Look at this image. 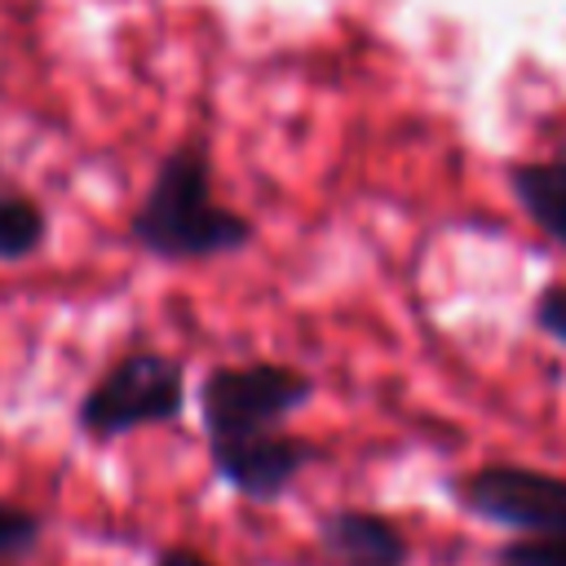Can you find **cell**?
Returning <instances> with one entry per match:
<instances>
[{"instance_id":"cell-1","label":"cell","mask_w":566,"mask_h":566,"mask_svg":"<svg viewBox=\"0 0 566 566\" xmlns=\"http://www.w3.org/2000/svg\"><path fill=\"white\" fill-rule=\"evenodd\" d=\"M128 239L155 261L234 256L256 239V226L212 195V155L203 142H177L128 217Z\"/></svg>"},{"instance_id":"cell-2","label":"cell","mask_w":566,"mask_h":566,"mask_svg":"<svg viewBox=\"0 0 566 566\" xmlns=\"http://www.w3.org/2000/svg\"><path fill=\"white\" fill-rule=\"evenodd\" d=\"M181 411L186 363L164 349H128L84 389L75 424L93 442H119L150 424H177Z\"/></svg>"},{"instance_id":"cell-3","label":"cell","mask_w":566,"mask_h":566,"mask_svg":"<svg viewBox=\"0 0 566 566\" xmlns=\"http://www.w3.org/2000/svg\"><path fill=\"white\" fill-rule=\"evenodd\" d=\"M318 394V380L292 363L252 358L217 363L199 380V420L208 442H230L265 429H283Z\"/></svg>"},{"instance_id":"cell-4","label":"cell","mask_w":566,"mask_h":566,"mask_svg":"<svg viewBox=\"0 0 566 566\" xmlns=\"http://www.w3.org/2000/svg\"><path fill=\"white\" fill-rule=\"evenodd\" d=\"M455 509L513 535L566 539V478L531 464H478L447 482Z\"/></svg>"},{"instance_id":"cell-5","label":"cell","mask_w":566,"mask_h":566,"mask_svg":"<svg viewBox=\"0 0 566 566\" xmlns=\"http://www.w3.org/2000/svg\"><path fill=\"white\" fill-rule=\"evenodd\" d=\"M323 460V447L305 433H287V429H265V433H248V438H230V442H208V464L212 478L226 482L239 500L248 504H279L305 469H314Z\"/></svg>"},{"instance_id":"cell-6","label":"cell","mask_w":566,"mask_h":566,"mask_svg":"<svg viewBox=\"0 0 566 566\" xmlns=\"http://www.w3.org/2000/svg\"><path fill=\"white\" fill-rule=\"evenodd\" d=\"M314 535L327 566H411L407 531L376 509H332Z\"/></svg>"},{"instance_id":"cell-7","label":"cell","mask_w":566,"mask_h":566,"mask_svg":"<svg viewBox=\"0 0 566 566\" xmlns=\"http://www.w3.org/2000/svg\"><path fill=\"white\" fill-rule=\"evenodd\" d=\"M509 195L522 208V217L566 252V155L553 159H517L504 168Z\"/></svg>"},{"instance_id":"cell-8","label":"cell","mask_w":566,"mask_h":566,"mask_svg":"<svg viewBox=\"0 0 566 566\" xmlns=\"http://www.w3.org/2000/svg\"><path fill=\"white\" fill-rule=\"evenodd\" d=\"M49 243V208L13 186H0V265H22Z\"/></svg>"},{"instance_id":"cell-9","label":"cell","mask_w":566,"mask_h":566,"mask_svg":"<svg viewBox=\"0 0 566 566\" xmlns=\"http://www.w3.org/2000/svg\"><path fill=\"white\" fill-rule=\"evenodd\" d=\"M44 539V517L27 504L0 500V566L4 562H22L27 553H35Z\"/></svg>"},{"instance_id":"cell-10","label":"cell","mask_w":566,"mask_h":566,"mask_svg":"<svg viewBox=\"0 0 566 566\" xmlns=\"http://www.w3.org/2000/svg\"><path fill=\"white\" fill-rule=\"evenodd\" d=\"M495 566H566V539H539V535H513L491 553Z\"/></svg>"},{"instance_id":"cell-11","label":"cell","mask_w":566,"mask_h":566,"mask_svg":"<svg viewBox=\"0 0 566 566\" xmlns=\"http://www.w3.org/2000/svg\"><path fill=\"white\" fill-rule=\"evenodd\" d=\"M531 327L553 345H566V283H548L531 301Z\"/></svg>"},{"instance_id":"cell-12","label":"cell","mask_w":566,"mask_h":566,"mask_svg":"<svg viewBox=\"0 0 566 566\" xmlns=\"http://www.w3.org/2000/svg\"><path fill=\"white\" fill-rule=\"evenodd\" d=\"M150 566H217L212 557H203L199 548H186V544H177V548H164Z\"/></svg>"},{"instance_id":"cell-13","label":"cell","mask_w":566,"mask_h":566,"mask_svg":"<svg viewBox=\"0 0 566 566\" xmlns=\"http://www.w3.org/2000/svg\"><path fill=\"white\" fill-rule=\"evenodd\" d=\"M4 566H13V562H4Z\"/></svg>"},{"instance_id":"cell-14","label":"cell","mask_w":566,"mask_h":566,"mask_svg":"<svg viewBox=\"0 0 566 566\" xmlns=\"http://www.w3.org/2000/svg\"><path fill=\"white\" fill-rule=\"evenodd\" d=\"M0 172H4V168H0Z\"/></svg>"}]
</instances>
